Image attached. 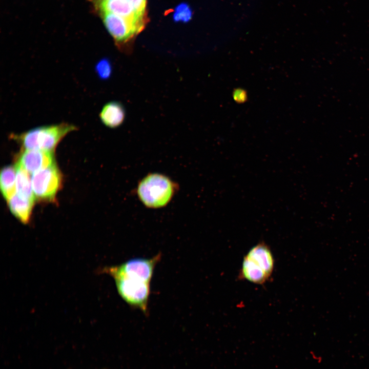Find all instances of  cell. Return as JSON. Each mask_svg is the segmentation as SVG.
<instances>
[{
	"mask_svg": "<svg viewBox=\"0 0 369 369\" xmlns=\"http://www.w3.org/2000/svg\"><path fill=\"white\" fill-rule=\"evenodd\" d=\"M113 279L117 292L122 299L132 308L138 309L147 315L150 283L122 276L114 277Z\"/></svg>",
	"mask_w": 369,
	"mask_h": 369,
	"instance_id": "cell-4",
	"label": "cell"
},
{
	"mask_svg": "<svg viewBox=\"0 0 369 369\" xmlns=\"http://www.w3.org/2000/svg\"><path fill=\"white\" fill-rule=\"evenodd\" d=\"M16 168V193L19 196L34 202L31 177L29 173L17 163Z\"/></svg>",
	"mask_w": 369,
	"mask_h": 369,
	"instance_id": "cell-12",
	"label": "cell"
},
{
	"mask_svg": "<svg viewBox=\"0 0 369 369\" xmlns=\"http://www.w3.org/2000/svg\"><path fill=\"white\" fill-rule=\"evenodd\" d=\"M161 258V254L159 253L150 258H133L118 265L104 268L101 271L113 278L122 276L150 283L155 268Z\"/></svg>",
	"mask_w": 369,
	"mask_h": 369,
	"instance_id": "cell-5",
	"label": "cell"
},
{
	"mask_svg": "<svg viewBox=\"0 0 369 369\" xmlns=\"http://www.w3.org/2000/svg\"><path fill=\"white\" fill-rule=\"evenodd\" d=\"M125 110L119 102L113 101L106 104L99 113L101 122L107 127L115 128L120 126L125 118Z\"/></svg>",
	"mask_w": 369,
	"mask_h": 369,
	"instance_id": "cell-10",
	"label": "cell"
},
{
	"mask_svg": "<svg viewBox=\"0 0 369 369\" xmlns=\"http://www.w3.org/2000/svg\"><path fill=\"white\" fill-rule=\"evenodd\" d=\"M133 8L138 12L147 14L146 8L147 0H128Z\"/></svg>",
	"mask_w": 369,
	"mask_h": 369,
	"instance_id": "cell-17",
	"label": "cell"
},
{
	"mask_svg": "<svg viewBox=\"0 0 369 369\" xmlns=\"http://www.w3.org/2000/svg\"><path fill=\"white\" fill-rule=\"evenodd\" d=\"M11 213L22 222L29 221L34 202L24 198L15 193L7 200Z\"/></svg>",
	"mask_w": 369,
	"mask_h": 369,
	"instance_id": "cell-11",
	"label": "cell"
},
{
	"mask_svg": "<svg viewBox=\"0 0 369 369\" xmlns=\"http://www.w3.org/2000/svg\"><path fill=\"white\" fill-rule=\"evenodd\" d=\"M99 13L118 50L126 54H131L135 37L141 31L132 22L121 16L107 12Z\"/></svg>",
	"mask_w": 369,
	"mask_h": 369,
	"instance_id": "cell-3",
	"label": "cell"
},
{
	"mask_svg": "<svg viewBox=\"0 0 369 369\" xmlns=\"http://www.w3.org/2000/svg\"><path fill=\"white\" fill-rule=\"evenodd\" d=\"M240 276L242 279L256 284H262L270 277L261 268L245 257L242 261Z\"/></svg>",
	"mask_w": 369,
	"mask_h": 369,
	"instance_id": "cell-13",
	"label": "cell"
},
{
	"mask_svg": "<svg viewBox=\"0 0 369 369\" xmlns=\"http://www.w3.org/2000/svg\"><path fill=\"white\" fill-rule=\"evenodd\" d=\"M77 129L73 124L62 122L36 127L20 134H12L10 136L20 144L23 149L53 152L67 134Z\"/></svg>",
	"mask_w": 369,
	"mask_h": 369,
	"instance_id": "cell-1",
	"label": "cell"
},
{
	"mask_svg": "<svg viewBox=\"0 0 369 369\" xmlns=\"http://www.w3.org/2000/svg\"><path fill=\"white\" fill-rule=\"evenodd\" d=\"M16 168L8 166L3 168L0 175V187L2 194L6 200L16 193Z\"/></svg>",
	"mask_w": 369,
	"mask_h": 369,
	"instance_id": "cell-14",
	"label": "cell"
},
{
	"mask_svg": "<svg viewBox=\"0 0 369 369\" xmlns=\"http://www.w3.org/2000/svg\"><path fill=\"white\" fill-rule=\"evenodd\" d=\"M176 189V185L167 176L151 174L139 182L137 194L144 205L148 208H158L169 202Z\"/></svg>",
	"mask_w": 369,
	"mask_h": 369,
	"instance_id": "cell-2",
	"label": "cell"
},
{
	"mask_svg": "<svg viewBox=\"0 0 369 369\" xmlns=\"http://www.w3.org/2000/svg\"><path fill=\"white\" fill-rule=\"evenodd\" d=\"M16 163L29 173L34 174L55 163L53 152L23 149Z\"/></svg>",
	"mask_w": 369,
	"mask_h": 369,
	"instance_id": "cell-8",
	"label": "cell"
},
{
	"mask_svg": "<svg viewBox=\"0 0 369 369\" xmlns=\"http://www.w3.org/2000/svg\"><path fill=\"white\" fill-rule=\"evenodd\" d=\"M95 69L98 76L101 79L108 78L112 72L111 63L105 58L101 59L97 63Z\"/></svg>",
	"mask_w": 369,
	"mask_h": 369,
	"instance_id": "cell-15",
	"label": "cell"
},
{
	"mask_svg": "<svg viewBox=\"0 0 369 369\" xmlns=\"http://www.w3.org/2000/svg\"><path fill=\"white\" fill-rule=\"evenodd\" d=\"M233 98L238 102H244L247 99V94L245 91L237 89L233 93Z\"/></svg>",
	"mask_w": 369,
	"mask_h": 369,
	"instance_id": "cell-18",
	"label": "cell"
},
{
	"mask_svg": "<svg viewBox=\"0 0 369 369\" xmlns=\"http://www.w3.org/2000/svg\"><path fill=\"white\" fill-rule=\"evenodd\" d=\"M94 1H109V0H93Z\"/></svg>",
	"mask_w": 369,
	"mask_h": 369,
	"instance_id": "cell-19",
	"label": "cell"
},
{
	"mask_svg": "<svg viewBox=\"0 0 369 369\" xmlns=\"http://www.w3.org/2000/svg\"><path fill=\"white\" fill-rule=\"evenodd\" d=\"M192 16V11L187 4H180L176 9L174 18L176 20L183 22L190 20Z\"/></svg>",
	"mask_w": 369,
	"mask_h": 369,
	"instance_id": "cell-16",
	"label": "cell"
},
{
	"mask_svg": "<svg viewBox=\"0 0 369 369\" xmlns=\"http://www.w3.org/2000/svg\"><path fill=\"white\" fill-rule=\"evenodd\" d=\"M31 180L35 199L54 201L61 186V176L54 163L33 174Z\"/></svg>",
	"mask_w": 369,
	"mask_h": 369,
	"instance_id": "cell-6",
	"label": "cell"
},
{
	"mask_svg": "<svg viewBox=\"0 0 369 369\" xmlns=\"http://www.w3.org/2000/svg\"><path fill=\"white\" fill-rule=\"evenodd\" d=\"M245 257L271 276L274 268V259L270 248L265 243L261 242L252 247Z\"/></svg>",
	"mask_w": 369,
	"mask_h": 369,
	"instance_id": "cell-9",
	"label": "cell"
},
{
	"mask_svg": "<svg viewBox=\"0 0 369 369\" xmlns=\"http://www.w3.org/2000/svg\"><path fill=\"white\" fill-rule=\"evenodd\" d=\"M94 3L99 12H109L125 18L141 31L147 23V14L136 11L128 0L97 1Z\"/></svg>",
	"mask_w": 369,
	"mask_h": 369,
	"instance_id": "cell-7",
	"label": "cell"
}]
</instances>
